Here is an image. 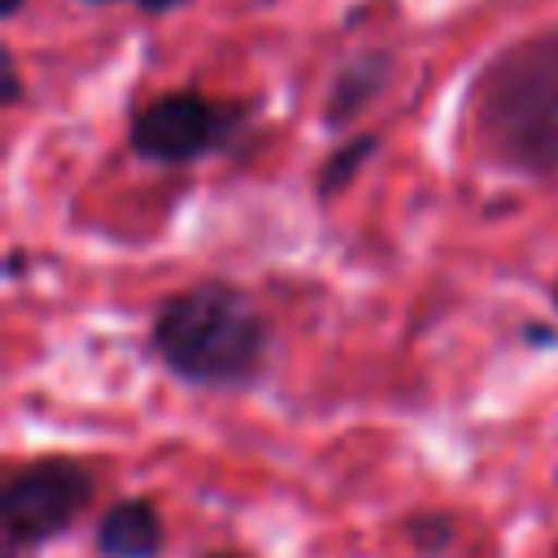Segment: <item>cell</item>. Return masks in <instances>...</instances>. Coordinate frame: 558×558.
<instances>
[{"instance_id":"obj_1","label":"cell","mask_w":558,"mask_h":558,"mask_svg":"<svg viewBox=\"0 0 558 558\" xmlns=\"http://www.w3.org/2000/svg\"><path fill=\"white\" fill-rule=\"evenodd\" d=\"M275 331L257 301L231 279H196L153 314V349L187 388H248L270 362Z\"/></svg>"},{"instance_id":"obj_5","label":"cell","mask_w":558,"mask_h":558,"mask_svg":"<svg viewBox=\"0 0 558 558\" xmlns=\"http://www.w3.org/2000/svg\"><path fill=\"white\" fill-rule=\"evenodd\" d=\"M161 549H166V523L148 497H122L96 523L100 558H157Z\"/></svg>"},{"instance_id":"obj_8","label":"cell","mask_w":558,"mask_h":558,"mask_svg":"<svg viewBox=\"0 0 558 558\" xmlns=\"http://www.w3.org/2000/svg\"><path fill=\"white\" fill-rule=\"evenodd\" d=\"M405 532H410L414 545L427 549V554H440V549L453 541V523H449V514H414V519L405 523Z\"/></svg>"},{"instance_id":"obj_9","label":"cell","mask_w":558,"mask_h":558,"mask_svg":"<svg viewBox=\"0 0 558 558\" xmlns=\"http://www.w3.org/2000/svg\"><path fill=\"white\" fill-rule=\"evenodd\" d=\"M0 61H4V87H0V100H4V105H17V100H22V78H17V61H13V52H9V48H4V57H0Z\"/></svg>"},{"instance_id":"obj_14","label":"cell","mask_w":558,"mask_h":558,"mask_svg":"<svg viewBox=\"0 0 558 558\" xmlns=\"http://www.w3.org/2000/svg\"><path fill=\"white\" fill-rule=\"evenodd\" d=\"M209 558H244V554H231V549H222V554H209Z\"/></svg>"},{"instance_id":"obj_2","label":"cell","mask_w":558,"mask_h":558,"mask_svg":"<svg viewBox=\"0 0 558 558\" xmlns=\"http://www.w3.org/2000/svg\"><path fill=\"white\" fill-rule=\"evenodd\" d=\"M475 131L493 161L506 170L554 179L558 174V31L510 44L480 74Z\"/></svg>"},{"instance_id":"obj_3","label":"cell","mask_w":558,"mask_h":558,"mask_svg":"<svg viewBox=\"0 0 558 558\" xmlns=\"http://www.w3.org/2000/svg\"><path fill=\"white\" fill-rule=\"evenodd\" d=\"M96 501V471L70 453H44L13 466L0 484L4 558L65 536Z\"/></svg>"},{"instance_id":"obj_13","label":"cell","mask_w":558,"mask_h":558,"mask_svg":"<svg viewBox=\"0 0 558 558\" xmlns=\"http://www.w3.org/2000/svg\"><path fill=\"white\" fill-rule=\"evenodd\" d=\"M22 4H26V0H0V17H13Z\"/></svg>"},{"instance_id":"obj_15","label":"cell","mask_w":558,"mask_h":558,"mask_svg":"<svg viewBox=\"0 0 558 558\" xmlns=\"http://www.w3.org/2000/svg\"><path fill=\"white\" fill-rule=\"evenodd\" d=\"M554 310H558V283H554Z\"/></svg>"},{"instance_id":"obj_7","label":"cell","mask_w":558,"mask_h":558,"mask_svg":"<svg viewBox=\"0 0 558 558\" xmlns=\"http://www.w3.org/2000/svg\"><path fill=\"white\" fill-rule=\"evenodd\" d=\"M379 153V135H353V140H344L323 166H318V174H314V196L318 201H336L357 174H362V166L371 161Z\"/></svg>"},{"instance_id":"obj_16","label":"cell","mask_w":558,"mask_h":558,"mask_svg":"<svg viewBox=\"0 0 558 558\" xmlns=\"http://www.w3.org/2000/svg\"><path fill=\"white\" fill-rule=\"evenodd\" d=\"M87 4H105V0H87Z\"/></svg>"},{"instance_id":"obj_10","label":"cell","mask_w":558,"mask_h":558,"mask_svg":"<svg viewBox=\"0 0 558 558\" xmlns=\"http://www.w3.org/2000/svg\"><path fill=\"white\" fill-rule=\"evenodd\" d=\"M523 340H527V344L549 349V344L558 340V331H554V327H541V323H527V327H523Z\"/></svg>"},{"instance_id":"obj_6","label":"cell","mask_w":558,"mask_h":558,"mask_svg":"<svg viewBox=\"0 0 558 558\" xmlns=\"http://www.w3.org/2000/svg\"><path fill=\"white\" fill-rule=\"evenodd\" d=\"M388 78H392V57L388 52H379V48H371V52H357V57H349L344 65H340V74H336V83H331V92H327V109H323V122L331 126V131H340V126H349L384 87H388Z\"/></svg>"},{"instance_id":"obj_11","label":"cell","mask_w":558,"mask_h":558,"mask_svg":"<svg viewBox=\"0 0 558 558\" xmlns=\"http://www.w3.org/2000/svg\"><path fill=\"white\" fill-rule=\"evenodd\" d=\"M144 13H170V9H183L187 0H135Z\"/></svg>"},{"instance_id":"obj_12","label":"cell","mask_w":558,"mask_h":558,"mask_svg":"<svg viewBox=\"0 0 558 558\" xmlns=\"http://www.w3.org/2000/svg\"><path fill=\"white\" fill-rule=\"evenodd\" d=\"M17 270H22V253H9V266H4V275H9V279H17Z\"/></svg>"},{"instance_id":"obj_4","label":"cell","mask_w":558,"mask_h":558,"mask_svg":"<svg viewBox=\"0 0 558 558\" xmlns=\"http://www.w3.org/2000/svg\"><path fill=\"white\" fill-rule=\"evenodd\" d=\"M244 126H248V105L209 100L201 92H166L131 113L126 144L140 161L192 166L209 153L231 148Z\"/></svg>"}]
</instances>
